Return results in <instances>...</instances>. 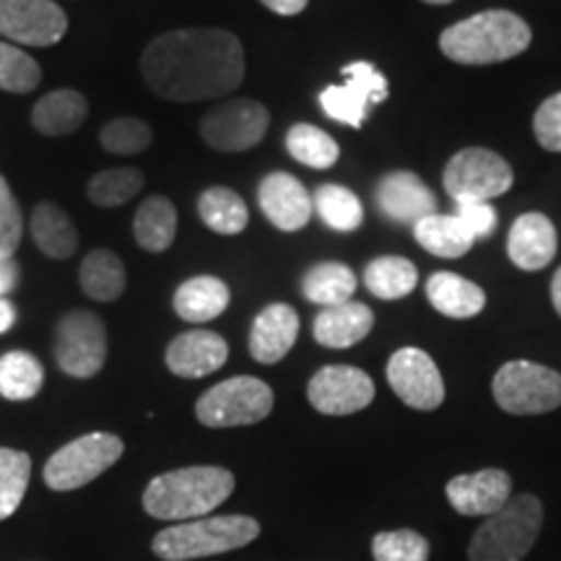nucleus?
Segmentation results:
<instances>
[{"label": "nucleus", "mask_w": 561, "mask_h": 561, "mask_svg": "<svg viewBox=\"0 0 561 561\" xmlns=\"http://www.w3.org/2000/svg\"><path fill=\"white\" fill-rule=\"evenodd\" d=\"M45 382V369L30 351H9L0 356V396L9 401H30Z\"/></svg>", "instance_id": "2f4dec72"}, {"label": "nucleus", "mask_w": 561, "mask_h": 561, "mask_svg": "<svg viewBox=\"0 0 561 561\" xmlns=\"http://www.w3.org/2000/svg\"><path fill=\"white\" fill-rule=\"evenodd\" d=\"M442 182H445V191L455 203H489L491 198H500V195L510 191L512 182H515V172H512L507 159H502L500 153L471 146V149H462L447 161Z\"/></svg>", "instance_id": "1a4fd4ad"}, {"label": "nucleus", "mask_w": 561, "mask_h": 561, "mask_svg": "<svg viewBox=\"0 0 561 561\" xmlns=\"http://www.w3.org/2000/svg\"><path fill=\"white\" fill-rule=\"evenodd\" d=\"M312 409L325 416H348L359 413L375 401V382L367 371L348 364H328L307 385Z\"/></svg>", "instance_id": "ddd939ff"}, {"label": "nucleus", "mask_w": 561, "mask_h": 561, "mask_svg": "<svg viewBox=\"0 0 561 561\" xmlns=\"http://www.w3.org/2000/svg\"><path fill=\"white\" fill-rule=\"evenodd\" d=\"M377 208L385 219L396 224H416L424 216L437 214V198L424 180L413 172H390L377 185Z\"/></svg>", "instance_id": "f3484780"}, {"label": "nucleus", "mask_w": 561, "mask_h": 561, "mask_svg": "<svg viewBox=\"0 0 561 561\" xmlns=\"http://www.w3.org/2000/svg\"><path fill=\"white\" fill-rule=\"evenodd\" d=\"M286 149L299 164L312 167V170H331L339 161V144L328 136L325 130L314 128L310 123H299L286 133Z\"/></svg>", "instance_id": "72a5a7b5"}, {"label": "nucleus", "mask_w": 561, "mask_h": 561, "mask_svg": "<svg viewBox=\"0 0 561 561\" xmlns=\"http://www.w3.org/2000/svg\"><path fill=\"white\" fill-rule=\"evenodd\" d=\"M426 297H430L434 310L453 320L476 318L486 307V294L481 286L450 271L434 273L426 280Z\"/></svg>", "instance_id": "5701e85b"}, {"label": "nucleus", "mask_w": 561, "mask_h": 561, "mask_svg": "<svg viewBox=\"0 0 561 561\" xmlns=\"http://www.w3.org/2000/svg\"><path fill=\"white\" fill-rule=\"evenodd\" d=\"M89 115V102L81 91L73 89H60L50 91L42 100L34 104L32 110V125L42 136H70L76 133L87 121Z\"/></svg>", "instance_id": "b1692460"}, {"label": "nucleus", "mask_w": 561, "mask_h": 561, "mask_svg": "<svg viewBox=\"0 0 561 561\" xmlns=\"http://www.w3.org/2000/svg\"><path fill=\"white\" fill-rule=\"evenodd\" d=\"M533 130H536L538 144H541L546 151L561 153V91L549 96V100L536 110Z\"/></svg>", "instance_id": "79ce46f5"}, {"label": "nucleus", "mask_w": 561, "mask_h": 561, "mask_svg": "<svg viewBox=\"0 0 561 561\" xmlns=\"http://www.w3.org/2000/svg\"><path fill=\"white\" fill-rule=\"evenodd\" d=\"M198 214L208 229L227 237L240 234L250 221V210L244 201L229 187H208L198 201Z\"/></svg>", "instance_id": "473e14b6"}, {"label": "nucleus", "mask_w": 561, "mask_h": 561, "mask_svg": "<svg viewBox=\"0 0 561 561\" xmlns=\"http://www.w3.org/2000/svg\"><path fill=\"white\" fill-rule=\"evenodd\" d=\"M364 284L371 297L382 301H396L409 297L419 284V271L409 257L382 255L375 257L364 271Z\"/></svg>", "instance_id": "c85d7f7f"}, {"label": "nucleus", "mask_w": 561, "mask_h": 561, "mask_svg": "<svg viewBox=\"0 0 561 561\" xmlns=\"http://www.w3.org/2000/svg\"><path fill=\"white\" fill-rule=\"evenodd\" d=\"M229 359V346L214 331H187L178 335L167 348V367L185 380L214 375Z\"/></svg>", "instance_id": "6ab92c4d"}, {"label": "nucleus", "mask_w": 561, "mask_h": 561, "mask_svg": "<svg viewBox=\"0 0 561 561\" xmlns=\"http://www.w3.org/2000/svg\"><path fill=\"white\" fill-rule=\"evenodd\" d=\"M234 491V476L219 466H191L161 473L144 491V510L157 520L206 517Z\"/></svg>", "instance_id": "7ed1b4c3"}, {"label": "nucleus", "mask_w": 561, "mask_h": 561, "mask_svg": "<svg viewBox=\"0 0 561 561\" xmlns=\"http://www.w3.org/2000/svg\"><path fill=\"white\" fill-rule=\"evenodd\" d=\"M140 70L153 94L167 102L227 96L244 79V47L227 30H180L151 39Z\"/></svg>", "instance_id": "f257e3e1"}, {"label": "nucleus", "mask_w": 561, "mask_h": 561, "mask_svg": "<svg viewBox=\"0 0 561 561\" xmlns=\"http://www.w3.org/2000/svg\"><path fill=\"white\" fill-rule=\"evenodd\" d=\"M375 328V314L364 301H343L335 307H322L314 318L312 335L325 348H348L364 341Z\"/></svg>", "instance_id": "4be33fe9"}, {"label": "nucleus", "mask_w": 561, "mask_h": 561, "mask_svg": "<svg viewBox=\"0 0 561 561\" xmlns=\"http://www.w3.org/2000/svg\"><path fill=\"white\" fill-rule=\"evenodd\" d=\"M551 301H553V310L561 318V268L553 273V280H551Z\"/></svg>", "instance_id": "de8ad7c7"}, {"label": "nucleus", "mask_w": 561, "mask_h": 561, "mask_svg": "<svg viewBox=\"0 0 561 561\" xmlns=\"http://www.w3.org/2000/svg\"><path fill=\"white\" fill-rule=\"evenodd\" d=\"M42 70L21 47L0 42V89L11 94H30L39 87Z\"/></svg>", "instance_id": "4c0bfd02"}, {"label": "nucleus", "mask_w": 561, "mask_h": 561, "mask_svg": "<svg viewBox=\"0 0 561 561\" xmlns=\"http://www.w3.org/2000/svg\"><path fill=\"white\" fill-rule=\"evenodd\" d=\"M491 392L512 416H538L561 405V375L543 364L515 359L496 371Z\"/></svg>", "instance_id": "423d86ee"}, {"label": "nucleus", "mask_w": 561, "mask_h": 561, "mask_svg": "<svg viewBox=\"0 0 561 561\" xmlns=\"http://www.w3.org/2000/svg\"><path fill=\"white\" fill-rule=\"evenodd\" d=\"M68 32L66 11L53 0H0V34L30 47H50Z\"/></svg>", "instance_id": "2eb2a0df"}, {"label": "nucleus", "mask_w": 561, "mask_h": 561, "mask_svg": "<svg viewBox=\"0 0 561 561\" xmlns=\"http://www.w3.org/2000/svg\"><path fill=\"white\" fill-rule=\"evenodd\" d=\"M299 335V314L289 305H268L252 322L250 354L261 364H276L294 348Z\"/></svg>", "instance_id": "412c9836"}, {"label": "nucleus", "mask_w": 561, "mask_h": 561, "mask_svg": "<svg viewBox=\"0 0 561 561\" xmlns=\"http://www.w3.org/2000/svg\"><path fill=\"white\" fill-rule=\"evenodd\" d=\"M125 445L117 434L91 432L83 437L68 442L47 460L45 483L53 491H73L100 479L123 458Z\"/></svg>", "instance_id": "6e6552de"}, {"label": "nucleus", "mask_w": 561, "mask_h": 561, "mask_svg": "<svg viewBox=\"0 0 561 561\" xmlns=\"http://www.w3.org/2000/svg\"><path fill=\"white\" fill-rule=\"evenodd\" d=\"M229 286L216 276H195L174 291V312L185 322H210L229 307Z\"/></svg>", "instance_id": "393cba45"}, {"label": "nucleus", "mask_w": 561, "mask_h": 561, "mask_svg": "<svg viewBox=\"0 0 561 561\" xmlns=\"http://www.w3.org/2000/svg\"><path fill=\"white\" fill-rule=\"evenodd\" d=\"M102 149L110 153H140L151 146L153 133L138 117H117L110 121L100 133Z\"/></svg>", "instance_id": "ea45409f"}, {"label": "nucleus", "mask_w": 561, "mask_h": 561, "mask_svg": "<svg viewBox=\"0 0 561 561\" xmlns=\"http://www.w3.org/2000/svg\"><path fill=\"white\" fill-rule=\"evenodd\" d=\"M136 242L149 252H164L172 248L174 234H178V210H174L170 198L151 195L149 201L140 203L136 210Z\"/></svg>", "instance_id": "cd10ccee"}, {"label": "nucleus", "mask_w": 561, "mask_h": 561, "mask_svg": "<svg viewBox=\"0 0 561 561\" xmlns=\"http://www.w3.org/2000/svg\"><path fill=\"white\" fill-rule=\"evenodd\" d=\"M144 172L133 170V167H115V170H104L94 174L89 182L87 193L91 203L102 208H115L136 198L144 187Z\"/></svg>", "instance_id": "e433bc0d"}, {"label": "nucleus", "mask_w": 561, "mask_h": 561, "mask_svg": "<svg viewBox=\"0 0 561 561\" xmlns=\"http://www.w3.org/2000/svg\"><path fill=\"white\" fill-rule=\"evenodd\" d=\"M19 280V268L13 257H0V297L9 294Z\"/></svg>", "instance_id": "a18cd8bd"}, {"label": "nucleus", "mask_w": 561, "mask_h": 561, "mask_svg": "<svg viewBox=\"0 0 561 561\" xmlns=\"http://www.w3.org/2000/svg\"><path fill=\"white\" fill-rule=\"evenodd\" d=\"M413 237H416V242L426 252L445 257V261L462 257L476 244V240L468 234V229L462 227L458 216L447 214L424 216V219L413 224Z\"/></svg>", "instance_id": "a878e982"}, {"label": "nucleus", "mask_w": 561, "mask_h": 561, "mask_svg": "<svg viewBox=\"0 0 561 561\" xmlns=\"http://www.w3.org/2000/svg\"><path fill=\"white\" fill-rule=\"evenodd\" d=\"M32 476V458L21 450L0 447V520H9L24 502Z\"/></svg>", "instance_id": "c9c22d12"}, {"label": "nucleus", "mask_w": 561, "mask_h": 561, "mask_svg": "<svg viewBox=\"0 0 561 561\" xmlns=\"http://www.w3.org/2000/svg\"><path fill=\"white\" fill-rule=\"evenodd\" d=\"M21 231H24V219H21L19 201L13 198L9 182L0 174V257H13L21 244Z\"/></svg>", "instance_id": "a19ab883"}, {"label": "nucleus", "mask_w": 561, "mask_h": 561, "mask_svg": "<svg viewBox=\"0 0 561 561\" xmlns=\"http://www.w3.org/2000/svg\"><path fill=\"white\" fill-rule=\"evenodd\" d=\"M273 411V390L257 377H231L203 392L195 416L210 430L250 426L268 419Z\"/></svg>", "instance_id": "0eeeda50"}, {"label": "nucleus", "mask_w": 561, "mask_h": 561, "mask_svg": "<svg viewBox=\"0 0 561 561\" xmlns=\"http://www.w3.org/2000/svg\"><path fill=\"white\" fill-rule=\"evenodd\" d=\"M312 206L328 227L343 231V234L356 231L364 221L362 201L343 185H320L312 198Z\"/></svg>", "instance_id": "f704fd0d"}, {"label": "nucleus", "mask_w": 561, "mask_h": 561, "mask_svg": "<svg viewBox=\"0 0 561 561\" xmlns=\"http://www.w3.org/2000/svg\"><path fill=\"white\" fill-rule=\"evenodd\" d=\"M447 502L466 517H491L512 500V479L502 468L455 476L445 489Z\"/></svg>", "instance_id": "dca6fc26"}, {"label": "nucleus", "mask_w": 561, "mask_h": 561, "mask_svg": "<svg viewBox=\"0 0 561 561\" xmlns=\"http://www.w3.org/2000/svg\"><path fill=\"white\" fill-rule=\"evenodd\" d=\"M375 561H430V541L416 530H382L371 538Z\"/></svg>", "instance_id": "58836bf2"}, {"label": "nucleus", "mask_w": 561, "mask_h": 561, "mask_svg": "<svg viewBox=\"0 0 561 561\" xmlns=\"http://www.w3.org/2000/svg\"><path fill=\"white\" fill-rule=\"evenodd\" d=\"M13 322H16V310H13V305L9 299L0 297V333L11 331Z\"/></svg>", "instance_id": "49530a36"}, {"label": "nucleus", "mask_w": 561, "mask_h": 561, "mask_svg": "<svg viewBox=\"0 0 561 561\" xmlns=\"http://www.w3.org/2000/svg\"><path fill=\"white\" fill-rule=\"evenodd\" d=\"M271 125L268 110L255 100H231L206 112L201 136L210 149L224 153L250 151L265 138Z\"/></svg>", "instance_id": "f8f14e48"}, {"label": "nucleus", "mask_w": 561, "mask_h": 561, "mask_svg": "<svg viewBox=\"0 0 561 561\" xmlns=\"http://www.w3.org/2000/svg\"><path fill=\"white\" fill-rule=\"evenodd\" d=\"M32 237L47 257L66 261L79 248V231L66 210L55 203H39L32 214Z\"/></svg>", "instance_id": "bb28decb"}, {"label": "nucleus", "mask_w": 561, "mask_h": 561, "mask_svg": "<svg viewBox=\"0 0 561 561\" xmlns=\"http://www.w3.org/2000/svg\"><path fill=\"white\" fill-rule=\"evenodd\" d=\"M528 21L512 11H483L447 26L439 37V50L460 66H494L517 58L530 47Z\"/></svg>", "instance_id": "f03ea898"}, {"label": "nucleus", "mask_w": 561, "mask_h": 561, "mask_svg": "<svg viewBox=\"0 0 561 561\" xmlns=\"http://www.w3.org/2000/svg\"><path fill=\"white\" fill-rule=\"evenodd\" d=\"M55 362L70 377L89 380L107 362V331L94 312L76 310L58 322Z\"/></svg>", "instance_id": "9d476101"}, {"label": "nucleus", "mask_w": 561, "mask_h": 561, "mask_svg": "<svg viewBox=\"0 0 561 561\" xmlns=\"http://www.w3.org/2000/svg\"><path fill=\"white\" fill-rule=\"evenodd\" d=\"M346 81L341 87H328L320 94V107L331 121L362 128L367 121L369 104H382L388 100V79L367 60L348 62L341 68Z\"/></svg>", "instance_id": "9b49d317"}, {"label": "nucleus", "mask_w": 561, "mask_h": 561, "mask_svg": "<svg viewBox=\"0 0 561 561\" xmlns=\"http://www.w3.org/2000/svg\"><path fill=\"white\" fill-rule=\"evenodd\" d=\"M388 382L409 409L434 411L445 403V380L426 351L405 346L390 356Z\"/></svg>", "instance_id": "4468645a"}, {"label": "nucleus", "mask_w": 561, "mask_h": 561, "mask_svg": "<svg viewBox=\"0 0 561 561\" xmlns=\"http://www.w3.org/2000/svg\"><path fill=\"white\" fill-rule=\"evenodd\" d=\"M543 528V504L538 496H512L496 515L476 530L468 559L471 561H523Z\"/></svg>", "instance_id": "39448f33"}, {"label": "nucleus", "mask_w": 561, "mask_h": 561, "mask_svg": "<svg viewBox=\"0 0 561 561\" xmlns=\"http://www.w3.org/2000/svg\"><path fill=\"white\" fill-rule=\"evenodd\" d=\"M261 536V525L248 515H216L187 520L157 533L151 549L164 561H193L242 549Z\"/></svg>", "instance_id": "20e7f679"}, {"label": "nucleus", "mask_w": 561, "mask_h": 561, "mask_svg": "<svg viewBox=\"0 0 561 561\" xmlns=\"http://www.w3.org/2000/svg\"><path fill=\"white\" fill-rule=\"evenodd\" d=\"M424 3H430V5H447V3H453V0H424Z\"/></svg>", "instance_id": "09e8293b"}, {"label": "nucleus", "mask_w": 561, "mask_h": 561, "mask_svg": "<svg viewBox=\"0 0 561 561\" xmlns=\"http://www.w3.org/2000/svg\"><path fill=\"white\" fill-rule=\"evenodd\" d=\"M263 214L280 231H299L312 216V198L307 187L289 172H273L257 187Z\"/></svg>", "instance_id": "a211bd4d"}, {"label": "nucleus", "mask_w": 561, "mask_h": 561, "mask_svg": "<svg viewBox=\"0 0 561 561\" xmlns=\"http://www.w3.org/2000/svg\"><path fill=\"white\" fill-rule=\"evenodd\" d=\"M261 3L278 16H297L307 9V0H261Z\"/></svg>", "instance_id": "c03bdc74"}, {"label": "nucleus", "mask_w": 561, "mask_h": 561, "mask_svg": "<svg viewBox=\"0 0 561 561\" xmlns=\"http://www.w3.org/2000/svg\"><path fill=\"white\" fill-rule=\"evenodd\" d=\"M559 248L557 227L543 214H523L507 234V255L520 271H541Z\"/></svg>", "instance_id": "aec40b11"}, {"label": "nucleus", "mask_w": 561, "mask_h": 561, "mask_svg": "<svg viewBox=\"0 0 561 561\" xmlns=\"http://www.w3.org/2000/svg\"><path fill=\"white\" fill-rule=\"evenodd\" d=\"M81 289L87 297L96 301H115L125 291V268L123 261L110 250L89 252L81 263Z\"/></svg>", "instance_id": "c756f323"}, {"label": "nucleus", "mask_w": 561, "mask_h": 561, "mask_svg": "<svg viewBox=\"0 0 561 561\" xmlns=\"http://www.w3.org/2000/svg\"><path fill=\"white\" fill-rule=\"evenodd\" d=\"M356 276L348 265L343 263H320L307 271L301 291L305 297L322 307H335L343 301H351L356 294Z\"/></svg>", "instance_id": "7c9ffc66"}, {"label": "nucleus", "mask_w": 561, "mask_h": 561, "mask_svg": "<svg viewBox=\"0 0 561 561\" xmlns=\"http://www.w3.org/2000/svg\"><path fill=\"white\" fill-rule=\"evenodd\" d=\"M458 219L476 242L486 240L496 229V210L486 201H458Z\"/></svg>", "instance_id": "37998d69"}]
</instances>
